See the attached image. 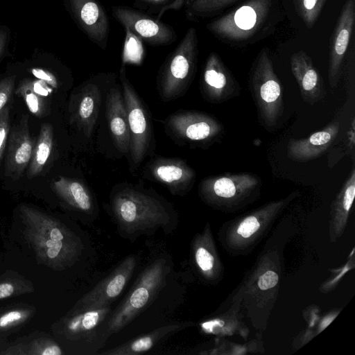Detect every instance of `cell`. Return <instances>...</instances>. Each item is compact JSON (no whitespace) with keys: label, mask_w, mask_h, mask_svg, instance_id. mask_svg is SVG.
Segmentation results:
<instances>
[{"label":"cell","mask_w":355,"mask_h":355,"mask_svg":"<svg viewBox=\"0 0 355 355\" xmlns=\"http://www.w3.org/2000/svg\"><path fill=\"white\" fill-rule=\"evenodd\" d=\"M355 23V0H346L329 42L328 78L330 87L336 88Z\"/></svg>","instance_id":"obj_11"},{"label":"cell","mask_w":355,"mask_h":355,"mask_svg":"<svg viewBox=\"0 0 355 355\" xmlns=\"http://www.w3.org/2000/svg\"><path fill=\"white\" fill-rule=\"evenodd\" d=\"M202 92L212 103H220L240 94L239 83L218 53L211 52L205 63L201 78Z\"/></svg>","instance_id":"obj_12"},{"label":"cell","mask_w":355,"mask_h":355,"mask_svg":"<svg viewBox=\"0 0 355 355\" xmlns=\"http://www.w3.org/2000/svg\"><path fill=\"white\" fill-rule=\"evenodd\" d=\"M17 76L9 74L0 80V112L6 107L14 89Z\"/></svg>","instance_id":"obj_32"},{"label":"cell","mask_w":355,"mask_h":355,"mask_svg":"<svg viewBox=\"0 0 355 355\" xmlns=\"http://www.w3.org/2000/svg\"><path fill=\"white\" fill-rule=\"evenodd\" d=\"M53 187L61 198L73 207L84 212L92 211V197L87 187L80 182L60 177L53 182Z\"/></svg>","instance_id":"obj_24"},{"label":"cell","mask_w":355,"mask_h":355,"mask_svg":"<svg viewBox=\"0 0 355 355\" xmlns=\"http://www.w3.org/2000/svg\"><path fill=\"white\" fill-rule=\"evenodd\" d=\"M16 93L21 96L30 112L37 117L44 116L47 111V103L44 96L37 94L32 86L30 78L22 79Z\"/></svg>","instance_id":"obj_28"},{"label":"cell","mask_w":355,"mask_h":355,"mask_svg":"<svg viewBox=\"0 0 355 355\" xmlns=\"http://www.w3.org/2000/svg\"><path fill=\"white\" fill-rule=\"evenodd\" d=\"M340 123L332 121L324 128L308 137L290 139L286 146L288 157L296 162H307L323 155L335 141L340 132Z\"/></svg>","instance_id":"obj_17"},{"label":"cell","mask_w":355,"mask_h":355,"mask_svg":"<svg viewBox=\"0 0 355 355\" xmlns=\"http://www.w3.org/2000/svg\"><path fill=\"white\" fill-rule=\"evenodd\" d=\"M240 0H195L185 8L189 19L217 16Z\"/></svg>","instance_id":"obj_27"},{"label":"cell","mask_w":355,"mask_h":355,"mask_svg":"<svg viewBox=\"0 0 355 355\" xmlns=\"http://www.w3.org/2000/svg\"><path fill=\"white\" fill-rule=\"evenodd\" d=\"M125 33L122 61L125 63L140 64L144 55L142 40L132 33L128 28L123 27Z\"/></svg>","instance_id":"obj_30"},{"label":"cell","mask_w":355,"mask_h":355,"mask_svg":"<svg viewBox=\"0 0 355 355\" xmlns=\"http://www.w3.org/2000/svg\"><path fill=\"white\" fill-rule=\"evenodd\" d=\"M136 264L134 256L127 257L106 278L83 296L77 305L76 311L110 306L122 293L133 274Z\"/></svg>","instance_id":"obj_13"},{"label":"cell","mask_w":355,"mask_h":355,"mask_svg":"<svg viewBox=\"0 0 355 355\" xmlns=\"http://www.w3.org/2000/svg\"><path fill=\"white\" fill-rule=\"evenodd\" d=\"M111 306L88 309L76 311V314L69 320L68 329L75 335H86L95 329L112 313Z\"/></svg>","instance_id":"obj_26"},{"label":"cell","mask_w":355,"mask_h":355,"mask_svg":"<svg viewBox=\"0 0 355 355\" xmlns=\"http://www.w3.org/2000/svg\"><path fill=\"white\" fill-rule=\"evenodd\" d=\"M262 181L248 172L209 176L199 184V194L208 205L224 211H235L259 197Z\"/></svg>","instance_id":"obj_3"},{"label":"cell","mask_w":355,"mask_h":355,"mask_svg":"<svg viewBox=\"0 0 355 355\" xmlns=\"http://www.w3.org/2000/svg\"><path fill=\"white\" fill-rule=\"evenodd\" d=\"M10 132V115L8 107H3L0 112V166Z\"/></svg>","instance_id":"obj_31"},{"label":"cell","mask_w":355,"mask_h":355,"mask_svg":"<svg viewBox=\"0 0 355 355\" xmlns=\"http://www.w3.org/2000/svg\"><path fill=\"white\" fill-rule=\"evenodd\" d=\"M13 293V286L10 284H0V299L7 297Z\"/></svg>","instance_id":"obj_40"},{"label":"cell","mask_w":355,"mask_h":355,"mask_svg":"<svg viewBox=\"0 0 355 355\" xmlns=\"http://www.w3.org/2000/svg\"><path fill=\"white\" fill-rule=\"evenodd\" d=\"M112 15L123 27L149 45L166 46L177 40L172 26L137 9L115 6L112 7Z\"/></svg>","instance_id":"obj_9"},{"label":"cell","mask_w":355,"mask_h":355,"mask_svg":"<svg viewBox=\"0 0 355 355\" xmlns=\"http://www.w3.org/2000/svg\"><path fill=\"white\" fill-rule=\"evenodd\" d=\"M170 266L164 258L150 263L139 275L124 300L108 320V329L116 333L130 323L149 305L166 284Z\"/></svg>","instance_id":"obj_4"},{"label":"cell","mask_w":355,"mask_h":355,"mask_svg":"<svg viewBox=\"0 0 355 355\" xmlns=\"http://www.w3.org/2000/svg\"><path fill=\"white\" fill-rule=\"evenodd\" d=\"M284 13L282 0H245L209 21L206 28L227 45L244 47L272 35Z\"/></svg>","instance_id":"obj_1"},{"label":"cell","mask_w":355,"mask_h":355,"mask_svg":"<svg viewBox=\"0 0 355 355\" xmlns=\"http://www.w3.org/2000/svg\"><path fill=\"white\" fill-rule=\"evenodd\" d=\"M195 0H173L168 4H167L159 10V13L156 16V17L159 19L160 17L164 15V13L168 10H178L184 7L187 8Z\"/></svg>","instance_id":"obj_36"},{"label":"cell","mask_w":355,"mask_h":355,"mask_svg":"<svg viewBox=\"0 0 355 355\" xmlns=\"http://www.w3.org/2000/svg\"><path fill=\"white\" fill-rule=\"evenodd\" d=\"M21 313L17 311H10L0 318V327H6L21 318Z\"/></svg>","instance_id":"obj_37"},{"label":"cell","mask_w":355,"mask_h":355,"mask_svg":"<svg viewBox=\"0 0 355 355\" xmlns=\"http://www.w3.org/2000/svg\"><path fill=\"white\" fill-rule=\"evenodd\" d=\"M354 196L355 169L353 166L331 206L329 233L331 241H334L342 234L349 216Z\"/></svg>","instance_id":"obj_21"},{"label":"cell","mask_w":355,"mask_h":355,"mask_svg":"<svg viewBox=\"0 0 355 355\" xmlns=\"http://www.w3.org/2000/svg\"><path fill=\"white\" fill-rule=\"evenodd\" d=\"M31 80L34 91L40 96L47 97L52 92L53 88L44 80L35 77Z\"/></svg>","instance_id":"obj_35"},{"label":"cell","mask_w":355,"mask_h":355,"mask_svg":"<svg viewBox=\"0 0 355 355\" xmlns=\"http://www.w3.org/2000/svg\"><path fill=\"white\" fill-rule=\"evenodd\" d=\"M53 130L50 123H43L34 145L31 161L27 171L29 179L39 175L43 171L53 149Z\"/></svg>","instance_id":"obj_25"},{"label":"cell","mask_w":355,"mask_h":355,"mask_svg":"<svg viewBox=\"0 0 355 355\" xmlns=\"http://www.w3.org/2000/svg\"><path fill=\"white\" fill-rule=\"evenodd\" d=\"M299 196L298 191H293L284 198L265 204L230 222L220 233V239L226 250L238 254L251 249L281 211Z\"/></svg>","instance_id":"obj_6"},{"label":"cell","mask_w":355,"mask_h":355,"mask_svg":"<svg viewBox=\"0 0 355 355\" xmlns=\"http://www.w3.org/2000/svg\"><path fill=\"white\" fill-rule=\"evenodd\" d=\"M71 19L96 46L105 50L107 46L110 24L103 5L98 0H63Z\"/></svg>","instance_id":"obj_10"},{"label":"cell","mask_w":355,"mask_h":355,"mask_svg":"<svg viewBox=\"0 0 355 355\" xmlns=\"http://www.w3.org/2000/svg\"><path fill=\"white\" fill-rule=\"evenodd\" d=\"M279 282V276L275 271L269 270L263 272L258 279L257 285L262 291L274 288Z\"/></svg>","instance_id":"obj_33"},{"label":"cell","mask_w":355,"mask_h":355,"mask_svg":"<svg viewBox=\"0 0 355 355\" xmlns=\"http://www.w3.org/2000/svg\"><path fill=\"white\" fill-rule=\"evenodd\" d=\"M355 121L353 118L351 122V126L347 132V144L349 149H354L355 145Z\"/></svg>","instance_id":"obj_39"},{"label":"cell","mask_w":355,"mask_h":355,"mask_svg":"<svg viewBox=\"0 0 355 355\" xmlns=\"http://www.w3.org/2000/svg\"><path fill=\"white\" fill-rule=\"evenodd\" d=\"M105 116L114 144L119 151L126 153L130 149V130L123 96L116 87L107 94Z\"/></svg>","instance_id":"obj_18"},{"label":"cell","mask_w":355,"mask_h":355,"mask_svg":"<svg viewBox=\"0 0 355 355\" xmlns=\"http://www.w3.org/2000/svg\"><path fill=\"white\" fill-rule=\"evenodd\" d=\"M191 251L195 266L202 277L207 281L214 282L221 277L222 263L209 224L202 233L197 234L193 238Z\"/></svg>","instance_id":"obj_19"},{"label":"cell","mask_w":355,"mask_h":355,"mask_svg":"<svg viewBox=\"0 0 355 355\" xmlns=\"http://www.w3.org/2000/svg\"><path fill=\"white\" fill-rule=\"evenodd\" d=\"M11 40V33L6 25H0V60L6 55Z\"/></svg>","instance_id":"obj_34"},{"label":"cell","mask_w":355,"mask_h":355,"mask_svg":"<svg viewBox=\"0 0 355 355\" xmlns=\"http://www.w3.org/2000/svg\"><path fill=\"white\" fill-rule=\"evenodd\" d=\"M249 83L260 123L266 128L275 127L284 113V106L282 84L267 48L262 49L254 60Z\"/></svg>","instance_id":"obj_5"},{"label":"cell","mask_w":355,"mask_h":355,"mask_svg":"<svg viewBox=\"0 0 355 355\" xmlns=\"http://www.w3.org/2000/svg\"><path fill=\"white\" fill-rule=\"evenodd\" d=\"M100 104V91L96 85L87 84L83 87L78 96L73 116L88 136L98 117Z\"/></svg>","instance_id":"obj_23"},{"label":"cell","mask_w":355,"mask_h":355,"mask_svg":"<svg viewBox=\"0 0 355 355\" xmlns=\"http://www.w3.org/2000/svg\"><path fill=\"white\" fill-rule=\"evenodd\" d=\"M111 207L118 227L126 235L171 227L169 211L157 198L144 193L124 189L112 197Z\"/></svg>","instance_id":"obj_2"},{"label":"cell","mask_w":355,"mask_h":355,"mask_svg":"<svg viewBox=\"0 0 355 355\" xmlns=\"http://www.w3.org/2000/svg\"><path fill=\"white\" fill-rule=\"evenodd\" d=\"M198 52L196 29L190 27L162 67L159 85L164 99L176 98L189 86L196 73Z\"/></svg>","instance_id":"obj_7"},{"label":"cell","mask_w":355,"mask_h":355,"mask_svg":"<svg viewBox=\"0 0 355 355\" xmlns=\"http://www.w3.org/2000/svg\"><path fill=\"white\" fill-rule=\"evenodd\" d=\"M41 354L43 355H60L62 351L58 345H53L44 349Z\"/></svg>","instance_id":"obj_41"},{"label":"cell","mask_w":355,"mask_h":355,"mask_svg":"<svg viewBox=\"0 0 355 355\" xmlns=\"http://www.w3.org/2000/svg\"><path fill=\"white\" fill-rule=\"evenodd\" d=\"M327 0H293L295 10L308 28L318 21Z\"/></svg>","instance_id":"obj_29"},{"label":"cell","mask_w":355,"mask_h":355,"mask_svg":"<svg viewBox=\"0 0 355 355\" xmlns=\"http://www.w3.org/2000/svg\"><path fill=\"white\" fill-rule=\"evenodd\" d=\"M34 142L28 128V115L24 114L10 133L5 164V175L19 179L31 159Z\"/></svg>","instance_id":"obj_15"},{"label":"cell","mask_w":355,"mask_h":355,"mask_svg":"<svg viewBox=\"0 0 355 355\" xmlns=\"http://www.w3.org/2000/svg\"><path fill=\"white\" fill-rule=\"evenodd\" d=\"M136 3L141 5L144 7H148L150 8H157L159 7V10L168 4L171 0H134Z\"/></svg>","instance_id":"obj_38"},{"label":"cell","mask_w":355,"mask_h":355,"mask_svg":"<svg viewBox=\"0 0 355 355\" xmlns=\"http://www.w3.org/2000/svg\"><path fill=\"white\" fill-rule=\"evenodd\" d=\"M290 64L304 102L313 105L321 101L326 94L324 80L311 58L300 50L291 55Z\"/></svg>","instance_id":"obj_16"},{"label":"cell","mask_w":355,"mask_h":355,"mask_svg":"<svg viewBox=\"0 0 355 355\" xmlns=\"http://www.w3.org/2000/svg\"><path fill=\"white\" fill-rule=\"evenodd\" d=\"M168 125L177 135L193 141H210L223 130V125L216 118L194 111L171 115L168 119Z\"/></svg>","instance_id":"obj_14"},{"label":"cell","mask_w":355,"mask_h":355,"mask_svg":"<svg viewBox=\"0 0 355 355\" xmlns=\"http://www.w3.org/2000/svg\"><path fill=\"white\" fill-rule=\"evenodd\" d=\"M150 171L153 176L167 186L173 194L185 192L191 187L196 178L193 169L179 159L157 160Z\"/></svg>","instance_id":"obj_20"},{"label":"cell","mask_w":355,"mask_h":355,"mask_svg":"<svg viewBox=\"0 0 355 355\" xmlns=\"http://www.w3.org/2000/svg\"><path fill=\"white\" fill-rule=\"evenodd\" d=\"M130 130V149L135 164L144 158L150 144V128L144 105L126 77L125 65L119 74Z\"/></svg>","instance_id":"obj_8"},{"label":"cell","mask_w":355,"mask_h":355,"mask_svg":"<svg viewBox=\"0 0 355 355\" xmlns=\"http://www.w3.org/2000/svg\"><path fill=\"white\" fill-rule=\"evenodd\" d=\"M187 326L185 323H178L161 327L101 354L104 355L140 354L153 348L160 340L185 328Z\"/></svg>","instance_id":"obj_22"}]
</instances>
